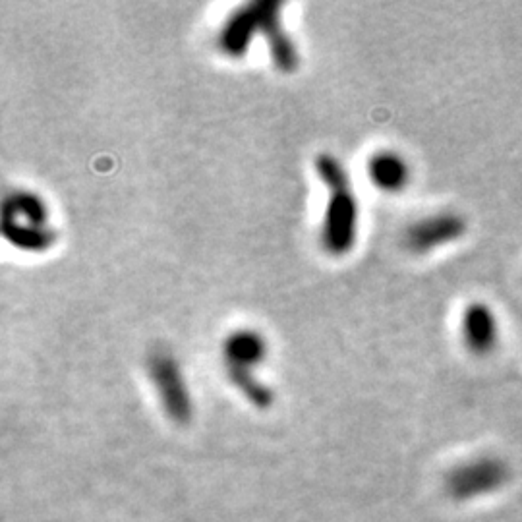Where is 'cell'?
<instances>
[{"label": "cell", "instance_id": "1", "mask_svg": "<svg viewBox=\"0 0 522 522\" xmlns=\"http://www.w3.org/2000/svg\"><path fill=\"white\" fill-rule=\"evenodd\" d=\"M147 377L165 416L174 426H188L194 418V399L178 360L169 352H155L147 358Z\"/></svg>", "mask_w": 522, "mask_h": 522}, {"label": "cell", "instance_id": "2", "mask_svg": "<svg viewBox=\"0 0 522 522\" xmlns=\"http://www.w3.org/2000/svg\"><path fill=\"white\" fill-rule=\"evenodd\" d=\"M360 229V203L352 186L327 192L323 209L319 242L325 254L331 258H343L350 254L358 242Z\"/></svg>", "mask_w": 522, "mask_h": 522}, {"label": "cell", "instance_id": "3", "mask_svg": "<svg viewBox=\"0 0 522 522\" xmlns=\"http://www.w3.org/2000/svg\"><path fill=\"white\" fill-rule=\"evenodd\" d=\"M509 478V468L495 457H478L457 466L447 476V493L453 499L470 501L497 492Z\"/></svg>", "mask_w": 522, "mask_h": 522}, {"label": "cell", "instance_id": "4", "mask_svg": "<svg viewBox=\"0 0 522 522\" xmlns=\"http://www.w3.org/2000/svg\"><path fill=\"white\" fill-rule=\"evenodd\" d=\"M265 0L246 2L232 10L217 31V49L231 60L246 57L252 49L254 39L261 35Z\"/></svg>", "mask_w": 522, "mask_h": 522}, {"label": "cell", "instance_id": "5", "mask_svg": "<svg viewBox=\"0 0 522 522\" xmlns=\"http://www.w3.org/2000/svg\"><path fill=\"white\" fill-rule=\"evenodd\" d=\"M466 234V221L463 215L453 211H441L414 221L405 234L406 248L412 254L426 256L435 250L455 244Z\"/></svg>", "mask_w": 522, "mask_h": 522}, {"label": "cell", "instance_id": "6", "mask_svg": "<svg viewBox=\"0 0 522 522\" xmlns=\"http://www.w3.org/2000/svg\"><path fill=\"white\" fill-rule=\"evenodd\" d=\"M261 37L267 43L269 57L277 72L290 76L300 66V55L290 39L289 31L283 22V4L275 0H265L263 22H261Z\"/></svg>", "mask_w": 522, "mask_h": 522}, {"label": "cell", "instance_id": "7", "mask_svg": "<svg viewBox=\"0 0 522 522\" xmlns=\"http://www.w3.org/2000/svg\"><path fill=\"white\" fill-rule=\"evenodd\" d=\"M461 341L474 356H488L499 345L501 327L497 314L486 302H472L461 316Z\"/></svg>", "mask_w": 522, "mask_h": 522}, {"label": "cell", "instance_id": "8", "mask_svg": "<svg viewBox=\"0 0 522 522\" xmlns=\"http://www.w3.org/2000/svg\"><path fill=\"white\" fill-rule=\"evenodd\" d=\"M366 174L374 188L383 194H401L412 180L410 163L395 149H379L372 153L366 163Z\"/></svg>", "mask_w": 522, "mask_h": 522}, {"label": "cell", "instance_id": "9", "mask_svg": "<svg viewBox=\"0 0 522 522\" xmlns=\"http://www.w3.org/2000/svg\"><path fill=\"white\" fill-rule=\"evenodd\" d=\"M267 350V341L260 331L250 327L234 329L223 339V364L225 368H242L256 372V368L265 362Z\"/></svg>", "mask_w": 522, "mask_h": 522}, {"label": "cell", "instance_id": "10", "mask_svg": "<svg viewBox=\"0 0 522 522\" xmlns=\"http://www.w3.org/2000/svg\"><path fill=\"white\" fill-rule=\"evenodd\" d=\"M2 223L51 227L49 205L33 190L14 188L2 200Z\"/></svg>", "mask_w": 522, "mask_h": 522}, {"label": "cell", "instance_id": "11", "mask_svg": "<svg viewBox=\"0 0 522 522\" xmlns=\"http://www.w3.org/2000/svg\"><path fill=\"white\" fill-rule=\"evenodd\" d=\"M2 236L16 250L28 254H45L58 242V234L53 227H31L16 223H2Z\"/></svg>", "mask_w": 522, "mask_h": 522}, {"label": "cell", "instance_id": "12", "mask_svg": "<svg viewBox=\"0 0 522 522\" xmlns=\"http://www.w3.org/2000/svg\"><path fill=\"white\" fill-rule=\"evenodd\" d=\"M225 376L232 387L246 399L248 405L258 410H269L275 405V393L273 389L256 376L254 370H242V368H225Z\"/></svg>", "mask_w": 522, "mask_h": 522}, {"label": "cell", "instance_id": "13", "mask_svg": "<svg viewBox=\"0 0 522 522\" xmlns=\"http://www.w3.org/2000/svg\"><path fill=\"white\" fill-rule=\"evenodd\" d=\"M314 169H316V176H318L321 186L327 192L350 186L347 167L331 153H319L314 161Z\"/></svg>", "mask_w": 522, "mask_h": 522}]
</instances>
